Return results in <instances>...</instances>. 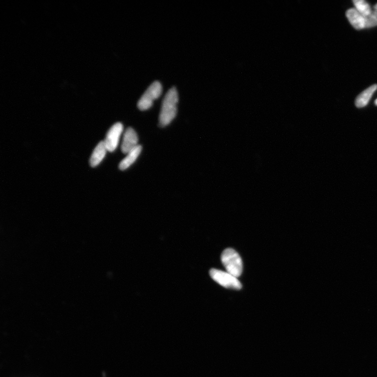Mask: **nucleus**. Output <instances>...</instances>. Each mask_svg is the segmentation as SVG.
<instances>
[{"label": "nucleus", "instance_id": "f257e3e1", "mask_svg": "<svg viewBox=\"0 0 377 377\" xmlns=\"http://www.w3.org/2000/svg\"><path fill=\"white\" fill-rule=\"evenodd\" d=\"M178 94L176 88L169 90L163 99L159 115V124L162 127L169 125L175 118L177 112Z\"/></svg>", "mask_w": 377, "mask_h": 377}, {"label": "nucleus", "instance_id": "f03ea898", "mask_svg": "<svg viewBox=\"0 0 377 377\" xmlns=\"http://www.w3.org/2000/svg\"><path fill=\"white\" fill-rule=\"evenodd\" d=\"M222 264L226 270L236 278L242 275L243 262L236 251L232 248H227L221 255Z\"/></svg>", "mask_w": 377, "mask_h": 377}, {"label": "nucleus", "instance_id": "7ed1b4c3", "mask_svg": "<svg viewBox=\"0 0 377 377\" xmlns=\"http://www.w3.org/2000/svg\"><path fill=\"white\" fill-rule=\"evenodd\" d=\"M210 275L215 282L225 288L239 290L242 287L237 278L227 271L212 269L210 271Z\"/></svg>", "mask_w": 377, "mask_h": 377}, {"label": "nucleus", "instance_id": "20e7f679", "mask_svg": "<svg viewBox=\"0 0 377 377\" xmlns=\"http://www.w3.org/2000/svg\"><path fill=\"white\" fill-rule=\"evenodd\" d=\"M162 86L158 82H154L147 89L139 100L138 107L142 111L149 109L153 105L155 100L162 94Z\"/></svg>", "mask_w": 377, "mask_h": 377}, {"label": "nucleus", "instance_id": "39448f33", "mask_svg": "<svg viewBox=\"0 0 377 377\" xmlns=\"http://www.w3.org/2000/svg\"><path fill=\"white\" fill-rule=\"evenodd\" d=\"M123 129L122 124L117 123L109 130L104 141L108 152H113L117 149Z\"/></svg>", "mask_w": 377, "mask_h": 377}, {"label": "nucleus", "instance_id": "423d86ee", "mask_svg": "<svg viewBox=\"0 0 377 377\" xmlns=\"http://www.w3.org/2000/svg\"><path fill=\"white\" fill-rule=\"evenodd\" d=\"M138 136L132 128H128L124 133L121 150L124 154H127L138 144Z\"/></svg>", "mask_w": 377, "mask_h": 377}, {"label": "nucleus", "instance_id": "0eeeda50", "mask_svg": "<svg viewBox=\"0 0 377 377\" xmlns=\"http://www.w3.org/2000/svg\"><path fill=\"white\" fill-rule=\"evenodd\" d=\"M346 16L350 25L356 30L365 29V17L363 16L355 8H351L346 11Z\"/></svg>", "mask_w": 377, "mask_h": 377}, {"label": "nucleus", "instance_id": "6e6552de", "mask_svg": "<svg viewBox=\"0 0 377 377\" xmlns=\"http://www.w3.org/2000/svg\"><path fill=\"white\" fill-rule=\"evenodd\" d=\"M108 152L104 141L100 142L95 148L90 159V165L92 167L98 166L105 157Z\"/></svg>", "mask_w": 377, "mask_h": 377}, {"label": "nucleus", "instance_id": "1a4fd4ad", "mask_svg": "<svg viewBox=\"0 0 377 377\" xmlns=\"http://www.w3.org/2000/svg\"><path fill=\"white\" fill-rule=\"evenodd\" d=\"M142 150L141 145L136 146L133 150L127 154L126 156L121 162L119 165V168L121 170H124L130 167L135 161L137 158L140 156Z\"/></svg>", "mask_w": 377, "mask_h": 377}, {"label": "nucleus", "instance_id": "9d476101", "mask_svg": "<svg viewBox=\"0 0 377 377\" xmlns=\"http://www.w3.org/2000/svg\"><path fill=\"white\" fill-rule=\"evenodd\" d=\"M377 89V85H373L365 89L356 98L355 105L361 108L366 106L372 95Z\"/></svg>", "mask_w": 377, "mask_h": 377}, {"label": "nucleus", "instance_id": "9b49d317", "mask_svg": "<svg viewBox=\"0 0 377 377\" xmlns=\"http://www.w3.org/2000/svg\"><path fill=\"white\" fill-rule=\"evenodd\" d=\"M353 3L355 9L364 17H367L372 13L371 7L366 2L363 0H354Z\"/></svg>", "mask_w": 377, "mask_h": 377}, {"label": "nucleus", "instance_id": "f8f14e48", "mask_svg": "<svg viewBox=\"0 0 377 377\" xmlns=\"http://www.w3.org/2000/svg\"><path fill=\"white\" fill-rule=\"evenodd\" d=\"M377 26V11H372L368 16L365 17V29Z\"/></svg>", "mask_w": 377, "mask_h": 377}, {"label": "nucleus", "instance_id": "ddd939ff", "mask_svg": "<svg viewBox=\"0 0 377 377\" xmlns=\"http://www.w3.org/2000/svg\"><path fill=\"white\" fill-rule=\"evenodd\" d=\"M374 10L377 11V4L374 7Z\"/></svg>", "mask_w": 377, "mask_h": 377}, {"label": "nucleus", "instance_id": "4468645a", "mask_svg": "<svg viewBox=\"0 0 377 377\" xmlns=\"http://www.w3.org/2000/svg\"><path fill=\"white\" fill-rule=\"evenodd\" d=\"M374 103H375V105L376 106H377V99H376V100H375V102H374Z\"/></svg>", "mask_w": 377, "mask_h": 377}]
</instances>
